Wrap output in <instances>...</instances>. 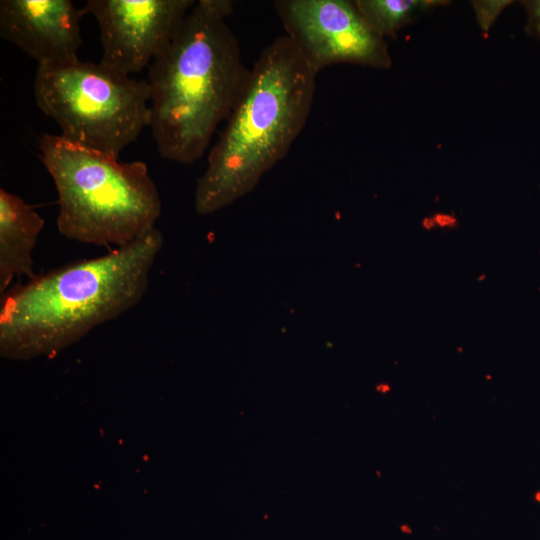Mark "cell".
Listing matches in <instances>:
<instances>
[{"mask_svg": "<svg viewBox=\"0 0 540 540\" xmlns=\"http://www.w3.org/2000/svg\"><path fill=\"white\" fill-rule=\"evenodd\" d=\"M194 0H88L82 8L97 21L102 44L99 61L131 76L169 45Z\"/></svg>", "mask_w": 540, "mask_h": 540, "instance_id": "7", "label": "cell"}, {"mask_svg": "<svg viewBox=\"0 0 540 540\" xmlns=\"http://www.w3.org/2000/svg\"><path fill=\"white\" fill-rule=\"evenodd\" d=\"M285 35L318 73L338 63L386 67L385 43L356 4L345 0H278Z\"/></svg>", "mask_w": 540, "mask_h": 540, "instance_id": "6", "label": "cell"}, {"mask_svg": "<svg viewBox=\"0 0 540 540\" xmlns=\"http://www.w3.org/2000/svg\"><path fill=\"white\" fill-rule=\"evenodd\" d=\"M34 96L61 136L116 158L150 126L148 81L100 63L38 65Z\"/></svg>", "mask_w": 540, "mask_h": 540, "instance_id": "5", "label": "cell"}, {"mask_svg": "<svg viewBox=\"0 0 540 540\" xmlns=\"http://www.w3.org/2000/svg\"><path fill=\"white\" fill-rule=\"evenodd\" d=\"M231 0L195 1L149 66L150 128L160 156L191 165L208 149L250 75L226 19Z\"/></svg>", "mask_w": 540, "mask_h": 540, "instance_id": "2", "label": "cell"}, {"mask_svg": "<svg viewBox=\"0 0 540 540\" xmlns=\"http://www.w3.org/2000/svg\"><path fill=\"white\" fill-rule=\"evenodd\" d=\"M316 77L286 35L262 50L208 154L195 191L197 214L214 213L248 194L286 156L309 118Z\"/></svg>", "mask_w": 540, "mask_h": 540, "instance_id": "3", "label": "cell"}, {"mask_svg": "<svg viewBox=\"0 0 540 540\" xmlns=\"http://www.w3.org/2000/svg\"><path fill=\"white\" fill-rule=\"evenodd\" d=\"M44 219L19 196L0 189V293L16 277H33V251Z\"/></svg>", "mask_w": 540, "mask_h": 540, "instance_id": "9", "label": "cell"}, {"mask_svg": "<svg viewBox=\"0 0 540 540\" xmlns=\"http://www.w3.org/2000/svg\"><path fill=\"white\" fill-rule=\"evenodd\" d=\"M456 223V220L445 214H437L433 218L425 219L423 226L426 229L434 228L435 226L439 227H453Z\"/></svg>", "mask_w": 540, "mask_h": 540, "instance_id": "11", "label": "cell"}, {"mask_svg": "<svg viewBox=\"0 0 540 540\" xmlns=\"http://www.w3.org/2000/svg\"><path fill=\"white\" fill-rule=\"evenodd\" d=\"M531 7V13L534 19H536L540 25V1L534 2Z\"/></svg>", "mask_w": 540, "mask_h": 540, "instance_id": "12", "label": "cell"}, {"mask_svg": "<svg viewBox=\"0 0 540 540\" xmlns=\"http://www.w3.org/2000/svg\"><path fill=\"white\" fill-rule=\"evenodd\" d=\"M83 15L70 0H1L0 36L38 65L75 62Z\"/></svg>", "mask_w": 540, "mask_h": 540, "instance_id": "8", "label": "cell"}, {"mask_svg": "<svg viewBox=\"0 0 540 540\" xmlns=\"http://www.w3.org/2000/svg\"><path fill=\"white\" fill-rule=\"evenodd\" d=\"M401 529H402V530H405V531L408 532V533H411V530L409 529L408 526H403Z\"/></svg>", "mask_w": 540, "mask_h": 540, "instance_id": "13", "label": "cell"}, {"mask_svg": "<svg viewBox=\"0 0 540 540\" xmlns=\"http://www.w3.org/2000/svg\"><path fill=\"white\" fill-rule=\"evenodd\" d=\"M420 2L413 0H360L355 4L369 26L383 38L394 33Z\"/></svg>", "mask_w": 540, "mask_h": 540, "instance_id": "10", "label": "cell"}, {"mask_svg": "<svg viewBox=\"0 0 540 540\" xmlns=\"http://www.w3.org/2000/svg\"><path fill=\"white\" fill-rule=\"evenodd\" d=\"M40 159L58 194L57 228L67 239L125 246L155 228L162 203L142 161L118 158L44 133Z\"/></svg>", "mask_w": 540, "mask_h": 540, "instance_id": "4", "label": "cell"}, {"mask_svg": "<svg viewBox=\"0 0 540 540\" xmlns=\"http://www.w3.org/2000/svg\"><path fill=\"white\" fill-rule=\"evenodd\" d=\"M163 241L155 227L105 255L12 285L0 299L1 355H54L134 308L146 294Z\"/></svg>", "mask_w": 540, "mask_h": 540, "instance_id": "1", "label": "cell"}]
</instances>
